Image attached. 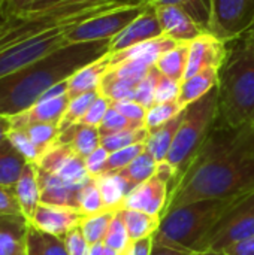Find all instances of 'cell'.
I'll return each mask as SVG.
<instances>
[{"label": "cell", "mask_w": 254, "mask_h": 255, "mask_svg": "<svg viewBox=\"0 0 254 255\" xmlns=\"http://www.w3.org/2000/svg\"><path fill=\"white\" fill-rule=\"evenodd\" d=\"M88 255H105V245H103V242H100V244H94V245H90Z\"/></svg>", "instance_id": "cell-57"}, {"label": "cell", "mask_w": 254, "mask_h": 255, "mask_svg": "<svg viewBox=\"0 0 254 255\" xmlns=\"http://www.w3.org/2000/svg\"><path fill=\"white\" fill-rule=\"evenodd\" d=\"M243 196L199 200L168 211L162 217L159 230L153 236L154 242L192 253L222 215Z\"/></svg>", "instance_id": "cell-4"}, {"label": "cell", "mask_w": 254, "mask_h": 255, "mask_svg": "<svg viewBox=\"0 0 254 255\" xmlns=\"http://www.w3.org/2000/svg\"><path fill=\"white\" fill-rule=\"evenodd\" d=\"M157 164L159 163L145 151L139 157H136L129 166L118 170L117 173H120L133 190L136 185L144 184L145 181H148L150 178H153L156 175Z\"/></svg>", "instance_id": "cell-30"}, {"label": "cell", "mask_w": 254, "mask_h": 255, "mask_svg": "<svg viewBox=\"0 0 254 255\" xmlns=\"http://www.w3.org/2000/svg\"><path fill=\"white\" fill-rule=\"evenodd\" d=\"M115 212L117 211H103V212H99L94 215L82 217V220L79 223V229H81L85 241L90 245L103 242Z\"/></svg>", "instance_id": "cell-31"}, {"label": "cell", "mask_w": 254, "mask_h": 255, "mask_svg": "<svg viewBox=\"0 0 254 255\" xmlns=\"http://www.w3.org/2000/svg\"><path fill=\"white\" fill-rule=\"evenodd\" d=\"M219 72L220 69H207L198 75L183 79L177 99L178 106L181 109H186L189 105L198 102L213 88H216L219 85Z\"/></svg>", "instance_id": "cell-23"}, {"label": "cell", "mask_w": 254, "mask_h": 255, "mask_svg": "<svg viewBox=\"0 0 254 255\" xmlns=\"http://www.w3.org/2000/svg\"><path fill=\"white\" fill-rule=\"evenodd\" d=\"M81 220L82 214L75 208L40 203L30 221V226L63 239L70 230L79 227Z\"/></svg>", "instance_id": "cell-14"}, {"label": "cell", "mask_w": 254, "mask_h": 255, "mask_svg": "<svg viewBox=\"0 0 254 255\" xmlns=\"http://www.w3.org/2000/svg\"><path fill=\"white\" fill-rule=\"evenodd\" d=\"M208 3H210V0H208Z\"/></svg>", "instance_id": "cell-63"}, {"label": "cell", "mask_w": 254, "mask_h": 255, "mask_svg": "<svg viewBox=\"0 0 254 255\" xmlns=\"http://www.w3.org/2000/svg\"><path fill=\"white\" fill-rule=\"evenodd\" d=\"M36 166L46 173L57 175L64 182L75 187H84L93 179L85 169L84 158L75 154L69 145L63 143H57L45 152Z\"/></svg>", "instance_id": "cell-10"}, {"label": "cell", "mask_w": 254, "mask_h": 255, "mask_svg": "<svg viewBox=\"0 0 254 255\" xmlns=\"http://www.w3.org/2000/svg\"><path fill=\"white\" fill-rule=\"evenodd\" d=\"M60 1H63V0H34L33 4H31V7H30V10H28L27 13H30V12H37V10H42V9H46V7H49V6H54V4L60 3ZM24 15H25V13H24Z\"/></svg>", "instance_id": "cell-56"}, {"label": "cell", "mask_w": 254, "mask_h": 255, "mask_svg": "<svg viewBox=\"0 0 254 255\" xmlns=\"http://www.w3.org/2000/svg\"><path fill=\"white\" fill-rule=\"evenodd\" d=\"M99 90L97 91H90V93H84V94H79L73 99L69 100V105H67V109L58 124V128L60 131L73 126V124H79L81 120L84 118V115L87 114V111L90 109V106L93 105V102L97 99L99 96Z\"/></svg>", "instance_id": "cell-33"}, {"label": "cell", "mask_w": 254, "mask_h": 255, "mask_svg": "<svg viewBox=\"0 0 254 255\" xmlns=\"http://www.w3.org/2000/svg\"><path fill=\"white\" fill-rule=\"evenodd\" d=\"M109 154L105 148L99 146L94 152H91L87 158H84L85 161V169L88 172V175L91 178H97L103 173L105 170V166H106V161L109 158Z\"/></svg>", "instance_id": "cell-49"}, {"label": "cell", "mask_w": 254, "mask_h": 255, "mask_svg": "<svg viewBox=\"0 0 254 255\" xmlns=\"http://www.w3.org/2000/svg\"><path fill=\"white\" fill-rule=\"evenodd\" d=\"M111 40L69 43L0 79V115L15 117L30 109L54 85L109 52Z\"/></svg>", "instance_id": "cell-2"}, {"label": "cell", "mask_w": 254, "mask_h": 255, "mask_svg": "<svg viewBox=\"0 0 254 255\" xmlns=\"http://www.w3.org/2000/svg\"><path fill=\"white\" fill-rule=\"evenodd\" d=\"M13 193L21 208L22 217L30 224L37 206L40 205V187H39V176H37L36 164L28 163L25 166L21 178L13 187Z\"/></svg>", "instance_id": "cell-20"}, {"label": "cell", "mask_w": 254, "mask_h": 255, "mask_svg": "<svg viewBox=\"0 0 254 255\" xmlns=\"http://www.w3.org/2000/svg\"><path fill=\"white\" fill-rule=\"evenodd\" d=\"M39 187H40V203L70 206L78 209V196L82 187H75L64 182L61 178L52 173H46L37 167Z\"/></svg>", "instance_id": "cell-17"}, {"label": "cell", "mask_w": 254, "mask_h": 255, "mask_svg": "<svg viewBox=\"0 0 254 255\" xmlns=\"http://www.w3.org/2000/svg\"><path fill=\"white\" fill-rule=\"evenodd\" d=\"M111 66V52L85 64L67 79V96L73 99L79 94L97 91L103 75Z\"/></svg>", "instance_id": "cell-18"}, {"label": "cell", "mask_w": 254, "mask_h": 255, "mask_svg": "<svg viewBox=\"0 0 254 255\" xmlns=\"http://www.w3.org/2000/svg\"><path fill=\"white\" fill-rule=\"evenodd\" d=\"M111 103H112V102H111L109 99H106L105 96L99 94L97 99H96V100L93 102V105L90 106V109L87 111V114L84 115V118L81 120L79 124L91 126V127H97V128H99V126L102 124V121H103L106 112H108L109 108H111Z\"/></svg>", "instance_id": "cell-46"}, {"label": "cell", "mask_w": 254, "mask_h": 255, "mask_svg": "<svg viewBox=\"0 0 254 255\" xmlns=\"http://www.w3.org/2000/svg\"><path fill=\"white\" fill-rule=\"evenodd\" d=\"M27 164V160L6 137L0 143V185L13 188Z\"/></svg>", "instance_id": "cell-26"}, {"label": "cell", "mask_w": 254, "mask_h": 255, "mask_svg": "<svg viewBox=\"0 0 254 255\" xmlns=\"http://www.w3.org/2000/svg\"><path fill=\"white\" fill-rule=\"evenodd\" d=\"M31 143L36 146V149L40 154V158L45 152H48L52 146L57 145L58 136H60V128L55 124H30L25 127H21Z\"/></svg>", "instance_id": "cell-32"}, {"label": "cell", "mask_w": 254, "mask_h": 255, "mask_svg": "<svg viewBox=\"0 0 254 255\" xmlns=\"http://www.w3.org/2000/svg\"><path fill=\"white\" fill-rule=\"evenodd\" d=\"M177 45H178V42H175L174 39L163 34L160 37L138 43L132 48L124 49V51L111 54V64H117L123 60H144V61L151 63V64H156V61L165 52H168L169 49H172Z\"/></svg>", "instance_id": "cell-21"}, {"label": "cell", "mask_w": 254, "mask_h": 255, "mask_svg": "<svg viewBox=\"0 0 254 255\" xmlns=\"http://www.w3.org/2000/svg\"><path fill=\"white\" fill-rule=\"evenodd\" d=\"M150 131L145 127L141 128H130V130H123L118 133H112L108 136H102L100 139V146L105 148L108 152H115L118 149L132 146L135 143L145 142L148 137Z\"/></svg>", "instance_id": "cell-34"}, {"label": "cell", "mask_w": 254, "mask_h": 255, "mask_svg": "<svg viewBox=\"0 0 254 255\" xmlns=\"http://www.w3.org/2000/svg\"><path fill=\"white\" fill-rule=\"evenodd\" d=\"M254 236V190L238 199L192 253H223Z\"/></svg>", "instance_id": "cell-6"}, {"label": "cell", "mask_w": 254, "mask_h": 255, "mask_svg": "<svg viewBox=\"0 0 254 255\" xmlns=\"http://www.w3.org/2000/svg\"><path fill=\"white\" fill-rule=\"evenodd\" d=\"M4 215H22L13 188L0 185V217Z\"/></svg>", "instance_id": "cell-50"}, {"label": "cell", "mask_w": 254, "mask_h": 255, "mask_svg": "<svg viewBox=\"0 0 254 255\" xmlns=\"http://www.w3.org/2000/svg\"><path fill=\"white\" fill-rule=\"evenodd\" d=\"M219 115V90L213 88L198 102L184 109L183 123L165 161L177 170V181L184 175L190 161L205 142ZM175 181V184H177Z\"/></svg>", "instance_id": "cell-5"}, {"label": "cell", "mask_w": 254, "mask_h": 255, "mask_svg": "<svg viewBox=\"0 0 254 255\" xmlns=\"http://www.w3.org/2000/svg\"><path fill=\"white\" fill-rule=\"evenodd\" d=\"M163 36L160 22L156 15L153 4H148L124 30H121L109 42V52H120L127 48H132L138 43L156 39Z\"/></svg>", "instance_id": "cell-13"}, {"label": "cell", "mask_w": 254, "mask_h": 255, "mask_svg": "<svg viewBox=\"0 0 254 255\" xmlns=\"http://www.w3.org/2000/svg\"><path fill=\"white\" fill-rule=\"evenodd\" d=\"M69 96L63 94L55 99L39 100L30 109L10 117L12 128H21L30 124H55L58 126L69 105Z\"/></svg>", "instance_id": "cell-16"}, {"label": "cell", "mask_w": 254, "mask_h": 255, "mask_svg": "<svg viewBox=\"0 0 254 255\" xmlns=\"http://www.w3.org/2000/svg\"><path fill=\"white\" fill-rule=\"evenodd\" d=\"M241 37H243V39H244V40H246V42H247V43H249V45H250V46L254 49V28H252L249 33H246V34H244V36H241Z\"/></svg>", "instance_id": "cell-58"}, {"label": "cell", "mask_w": 254, "mask_h": 255, "mask_svg": "<svg viewBox=\"0 0 254 255\" xmlns=\"http://www.w3.org/2000/svg\"><path fill=\"white\" fill-rule=\"evenodd\" d=\"M252 28H254V0H210L207 31L225 42H232Z\"/></svg>", "instance_id": "cell-7"}, {"label": "cell", "mask_w": 254, "mask_h": 255, "mask_svg": "<svg viewBox=\"0 0 254 255\" xmlns=\"http://www.w3.org/2000/svg\"><path fill=\"white\" fill-rule=\"evenodd\" d=\"M0 22H1V0H0Z\"/></svg>", "instance_id": "cell-61"}, {"label": "cell", "mask_w": 254, "mask_h": 255, "mask_svg": "<svg viewBox=\"0 0 254 255\" xmlns=\"http://www.w3.org/2000/svg\"><path fill=\"white\" fill-rule=\"evenodd\" d=\"M27 255H69L61 238L43 233L34 227H28Z\"/></svg>", "instance_id": "cell-29"}, {"label": "cell", "mask_w": 254, "mask_h": 255, "mask_svg": "<svg viewBox=\"0 0 254 255\" xmlns=\"http://www.w3.org/2000/svg\"><path fill=\"white\" fill-rule=\"evenodd\" d=\"M105 255H121L118 251H115V250H112V248H108V247H105Z\"/></svg>", "instance_id": "cell-59"}, {"label": "cell", "mask_w": 254, "mask_h": 255, "mask_svg": "<svg viewBox=\"0 0 254 255\" xmlns=\"http://www.w3.org/2000/svg\"><path fill=\"white\" fill-rule=\"evenodd\" d=\"M111 106L114 109H117L121 115H124L126 118H129L130 121L139 124V126H145V117H147V109L139 105L135 100H121V102H112Z\"/></svg>", "instance_id": "cell-47"}, {"label": "cell", "mask_w": 254, "mask_h": 255, "mask_svg": "<svg viewBox=\"0 0 254 255\" xmlns=\"http://www.w3.org/2000/svg\"><path fill=\"white\" fill-rule=\"evenodd\" d=\"M63 241H64V245H66V250H67L69 255H88L90 244L85 241L79 227L70 230L63 238Z\"/></svg>", "instance_id": "cell-48"}, {"label": "cell", "mask_w": 254, "mask_h": 255, "mask_svg": "<svg viewBox=\"0 0 254 255\" xmlns=\"http://www.w3.org/2000/svg\"><path fill=\"white\" fill-rule=\"evenodd\" d=\"M67 27L52 28L0 52V79L67 45Z\"/></svg>", "instance_id": "cell-8"}, {"label": "cell", "mask_w": 254, "mask_h": 255, "mask_svg": "<svg viewBox=\"0 0 254 255\" xmlns=\"http://www.w3.org/2000/svg\"><path fill=\"white\" fill-rule=\"evenodd\" d=\"M183 111L184 109H181L177 102H171V103H156L153 108H150L147 111L145 128L148 131H153V130L162 127L163 124L169 123L171 120H174Z\"/></svg>", "instance_id": "cell-39"}, {"label": "cell", "mask_w": 254, "mask_h": 255, "mask_svg": "<svg viewBox=\"0 0 254 255\" xmlns=\"http://www.w3.org/2000/svg\"><path fill=\"white\" fill-rule=\"evenodd\" d=\"M151 250H153V236L132 242L127 251H124L121 255H151Z\"/></svg>", "instance_id": "cell-52"}, {"label": "cell", "mask_w": 254, "mask_h": 255, "mask_svg": "<svg viewBox=\"0 0 254 255\" xmlns=\"http://www.w3.org/2000/svg\"><path fill=\"white\" fill-rule=\"evenodd\" d=\"M118 212L126 224V229L129 232L132 242L154 236L156 232L159 230V226L162 221L160 217H154V215L139 212V211L120 209Z\"/></svg>", "instance_id": "cell-27"}, {"label": "cell", "mask_w": 254, "mask_h": 255, "mask_svg": "<svg viewBox=\"0 0 254 255\" xmlns=\"http://www.w3.org/2000/svg\"><path fill=\"white\" fill-rule=\"evenodd\" d=\"M145 126H139L133 121H130L129 118H126L124 115H121L117 109H114L112 106L109 108V111L106 112L102 124L99 126V133L100 136H108L112 133H118L123 130H130V128H141Z\"/></svg>", "instance_id": "cell-43"}, {"label": "cell", "mask_w": 254, "mask_h": 255, "mask_svg": "<svg viewBox=\"0 0 254 255\" xmlns=\"http://www.w3.org/2000/svg\"><path fill=\"white\" fill-rule=\"evenodd\" d=\"M151 255H192V253L180 251V250H175V248H171V247H166V245L157 244V242H154V239H153V250H151Z\"/></svg>", "instance_id": "cell-54"}, {"label": "cell", "mask_w": 254, "mask_h": 255, "mask_svg": "<svg viewBox=\"0 0 254 255\" xmlns=\"http://www.w3.org/2000/svg\"><path fill=\"white\" fill-rule=\"evenodd\" d=\"M147 6L148 4L109 12L97 18L88 19L73 28H69L66 31V43L69 45L96 40H111L121 30H124Z\"/></svg>", "instance_id": "cell-9"}, {"label": "cell", "mask_w": 254, "mask_h": 255, "mask_svg": "<svg viewBox=\"0 0 254 255\" xmlns=\"http://www.w3.org/2000/svg\"><path fill=\"white\" fill-rule=\"evenodd\" d=\"M99 187V191L102 194L105 209L106 211H120L124 199L132 191V187L127 184V181L117 172L111 173H102L97 178H93Z\"/></svg>", "instance_id": "cell-25"}, {"label": "cell", "mask_w": 254, "mask_h": 255, "mask_svg": "<svg viewBox=\"0 0 254 255\" xmlns=\"http://www.w3.org/2000/svg\"><path fill=\"white\" fill-rule=\"evenodd\" d=\"M159 76H160V72L157 70L156 66H153L151 70L148 72V75L138 84V87L135 90L133 100L138 102L139 105H142L147 111L156 105L154 96H156V84H157Z\"/></svg>", "instance_id": "cell-42"}, {"label": "cell", "mask_w": 254, "mask_h": 255, "mask_svg": "<svg viewBox=\"0 0 254 255\" xmlns=\"http://www.w3.org/2000/svg\"><path fill=\"white\" fill-rule=\"evenodd\" d=\"M217 90L219 124L241 127L254 123V49L243 37L228 42Z\"/></svg>", "instance_id": "cell-3"}, {"label": "cell", "mask_w": 254, "mask_h": 255, "mask_svg": "<svg viewBox=\"0 0 254 255\" xmlns=\"http://www.w3.org/2000/svg\"><path fill=\"white\" fill-rule=\"evenodd\" d=\"M34 0H1V21L27 13Z\"/></svg>", "instance_id": "cell-51"}, {"label": "cell", "mask_w": 254, "mask_h": 255, "mask_svg": "<svg viewBox=\"0 0 254 255\" xmlns=\"http://www.w3.org/2000/svg\"><path fill=\"white\" fill-rule=\"evenodd\" d=\"M28 227L22 215L0 217V255L25 254Z\"/></svg>", "instance_id": "cell-19"}, {"label": "cell", "mask_w": 254, "mask_h": 255, "mask_svg": "<svg viewBox=\"0 0 254 255\" xmlns=\"http://www.w3.org/2000/svg\"><path fill=\"white\" fill-rule=\"evenodd\" d=\"M169 196V185L157 173L145 181L144 184L136 185L124 199L121 209H132L145 212L154 217H160L165 212Z\"/></svg>", "instance_id": "cell-12"}, {"label": "cell", "mask_w": 254, "mask_h": 255, "mask_svg": "<svg viewBox=\"0 0 254 255\" xmlns=\"http://www.w3.org/2000/svg\"><path fill=\"white\" fill-rule=\"evenodd\" d=\"M154 9L163 34L178 43H189L205 31V28L178 4H159L154 6Z\"/></svg>", "instance_id": "cell-15"}, {"label": "cell", "mask_w": 254, "mask_h": 255, "mask_svg": "<svg viewBox=\"0 0 254 255\" xmlns=\"http://www.w3.org/2000/svg\"><path fill=\"white\" fill-rule=\"evenodd\" d=\"M10 130H12V120H10V117L0 115V143L7 137Z\"/></svg>", "instance_id": "cell-55"}, {"label": "cell", "mask_w": 254, "mask_h": 255, "mask_svg": "<svg viewBox=\"0 0 254 255\" xmlns=\"http://www.w3.org/2000/svg\"><path fill=\"white\" fill-rule=\"evenodd\" d=\"M183 117H184V111L180 115H177L174 120H171L169 123L150 131V134L145 140V151L157 163H162L166 160L168 152H169V149L174 143V139L177 136V131L183 123Z\"/></svg>", "instance_id": "cell-24"}, {"label": "cell", "mask_w": 254, "mask_h": 255, "mask_svg": "<svg viewBox=\"0 0 254 255\" xmlns=\"http://www.w3.org/2000/svg\"><path fill=\"white\" fill-rule=\"evenodd\" d=\"M7 139L19 151V154L27 160V163H30V164H37L39 163L40 154H39V151L36 149V146L31 143V140L28 139V136L22 130L12 128L10 133L7 134Z\"/></svg>", "instance_id": "cell-44"}, {"label": "cell", "mask_w": 254, "mask_h": 255, "mask_svg": "<svg viewBox=\"0 0 254 255\" xmlns=\"http://www.w3.org/2000/svg\"><path fill=\"white\" fill-rule=\"evenodd\" d=\"M153 66L154 64L144 60H123L117 64H111L109 72L117 78L138 87V84L148 75Z\"/></svg>", "instance_id": "cell-36"}, {"label": "cell", "mask_w": 254, "mask_h": 255, "mask_svg": "<svg viewBox=\"0 0 254 255\" xmlns=\"http://www.w3.org/2000/svg\"><path fill=\"white\" fill-rule=\"evenodd\" d=\"M226 57L228 42L205 30L201 36L189 42V61L184 79L207 69H220Z\"/></svg>", "instance_id": "cell-11"}, {"label": "cell", "mask_w": 254, "mask_h": 255, "mask_svg": "<svg viewBox=\"0 0 254 255\" xmlns=\"http://www.w3.org/2000/svg\"><path fill=\"white\" fill-rule=\"evenodd\" d=\"M192 255H226L225 253H192Z\"/></svg>", "instance_id": "cell-60"}, {"label": "cell", "mask_w": 254, "mask_h": 255, "mask_svg": "<svg viewBox=\"0 0 254 255\" xmlns=\"http://www.w3.org/2000/svg\"><path fill=\"white\" fill-rule=\"evenodd\" d=\"M135 90H136V85H132V84L117 78L115 75H112L109 72V69L103 75L100 87H99V93L102 96H105L106 99H109L111 102L133 100Z\"/></svg>", "instance_id": "cell-35"}, {"label": "cell", "mask_w": 254, "mask_h": 255, "mask_svg": "<svg viewBox=\"0 0 254 255\" xmlns=\"http://www.w3.org/2000/svg\"><path fill=\"white\" fill-rule=\"evenodd\" d=\"M24 255H27V253H25V254H24Z\"/></svg>", "instance_id": "cell-62"}, {"label": "cell", "mask_w": 254, "mask_h": 255, "mask_svg": "<svg viewBox=\"0 0 254 255\" xmlns=\"http://www.w3.org/2000/svg\"><path fill=\"white\" fill-rule=\"evenodd\" d=\"M187 61H189V43H178L168 52H165L157 61L156 67L157 70L178 82H183L187 70Z\"/></svg>", "instance_id": "cell-28"}, {"label": "cell", "mask_w": 254, "mask_h": 255, "mask_svg": "<svg viewBox=\"0 0 254 255\" xmlns=\"http://www.w3.org/2000/svg\"><path fill=\"white\" fill-rule=\"evenodd\" d=\"M253 190L254 123L229 127L216 121L187 170L171 190L163 215L193 202L231 199Z\"/></svg>", "instance_id": "cell-1"}, {"label": "cell", "mask_w": 254, "mask_h": 255, "mask_svg": "<svg viewBox=\"0 0 254 255\" xmlns=\"http://www.w3.org/2000/svg\"><path fill=\"white\" fill-rule=\"evenodd\" d=\"M78 211L82 214V217H88L106 211L102 194L94 179H91L88 184H85L81 188L78 196Z\"/></svg>", "instance_id": "cell-37"}, {"label": "cell", "mask_w": 254, "mask_h": 255, "mask_svg": "<svg viewBox=\"0 0 254 255\" xmlns=\"http://www.w3.org/2000/svg\"><path fill=\"white\" fill-rule=\"evenodd\" d=\"M100 133L97 127L73 124L60 131L58 142L63 145H69L75 154L82 158H87L91 152H94L100 146Z\"/></svg>", "instance_id": "cell-22"}, {"label": "cell", "mask_w": 254, "mask_h": 255, "mask_svg": "<svg viewBox=\"0 0 254 255\" xmlns=\"http://www.w3.org/2000/svg\"><path fill=\"white\" fill-rule=\"evenodd\" d=\"M150 4L159 6V4H178L184 7L195 21L207 30V24L210 19V3L208 0H150Z\"/></svg>", "instance_id": "cell-40"}, {"label": "cell", "mask_w": 254, "mask_h": 255, "mask_svg": "<svg viewBox=\"0 0 254 255\" xmlns=\"http://www.w3.org/2000/svg\"><path fill=\"white\" fill-rule=\"evenodd\" d=\"M103 245L118 251L120 254L127 251V248L132 245L129 232L126 229V224H124V221H123L118 211L115 212V215H114V218L111 221V226H109V229L106 232V236L103 239Z\"/></svg>", "instance_id": "cell-38"}, {"label": "cell", "mask_w": 254, "mask_h": 255, "mask_svg": "<svg viewBox=\"0 0 254 255\" xmlns=\"http://www.w3.org/2000/svg\"><path fill=\"white\" fill-rule=\"evenodd\" d=\"M223 253L226 255H254V236L229 247Z\"/></svg>", "instance_id": "cell-53"}, {"label": "cell", "mask_w": 254, "mask_h": 255, "mask_svg": "<svg viewBox=\"0 0 254 255\" xmlns=\"http://www.w3.org/2000/svg\"><path fill=\"white\" fill-rule=\"evenodd\" d=\"M142 152H145V142L141 143H135L132 146L118 149L115 152L109 154V158L106 161L105 170L103 173H111V172H118L121 169H124L126 166H129L136 157H139Z\"/></svg>", "instance_id": "cell-41"}, {"label": "cell", "mask_w": 254, "mask_h": 255, "mask_svg": "<svg viewBox=\"0 0 254 255\" xmlns=\"http://www.w3.org/2000/svg\"><path fill=\"white\" fill-rule=\"evenodd\" d=\"M180 85L181 82L171 79L165 75L160 73L157 84H156V96H154V102L156 103H171V102H177L178 94H180Z\"/></svg>", "instance_id": "cell-45"}]
</instances>
